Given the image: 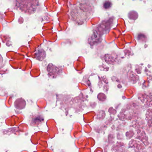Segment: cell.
I'll list each match as a JSON object with an SVG mask.
<instances>
[{
	"instance_id": "obj_1",
	"label": "cell",
	"mask_w": 152,
	"mask_h": 152,
	"mask_svg": "<svg viewBox=\"0 0 152 152\" xmlns=\"http://www.w3.org/2000/svg\"><path fill=\"white\" fill-rule=\"evenodd\" d=\"M94 12L93 6L86 2H81L71 7L70 14L71 19L77 24H82Z\"/></svg>"
},
{
	"instance_id": "obj_2",
	"label": "cell",
	"mask_w": 152,
	"mask_h": 152,
	"mask_svg": "<svg viewBox=\"0 0 152 152\" xmlns=\"http://www.w3.org/2000/svg\"><path fill=\"white\" fill-rule=\"evenodd\" d=\"M39 0H15V8L27 14H34L38 5Z\"/></svg>"
},
{
	"instance_id": "obj_3",
	"label": "cell",
	"mask_w": 152,
	"mask_h": 152,
	"mask_svg": "<svg viewBox=\"0 0 152 152\" xmlns=\"http://www.w3.org/2000/svg\"><path fill=\"white\" fill-rule=\"evenodd\" d=\"M32 123L33 124H39L41 121H42V117L40 115H36L35 117H33L32 119Z\"/></svg>"
}]
</instances>
